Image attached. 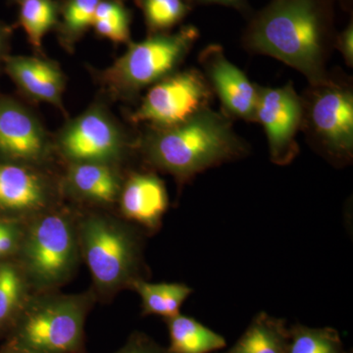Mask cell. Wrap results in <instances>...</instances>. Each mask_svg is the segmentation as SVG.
Here are the masks:
<instances>
[{
  "instance_id": "obj_15",
  "label": "cell",
  "mask_w": 353,
  "mask_h": 353,
  "mask_svg": "<svg viewBox=\"0 0 353 353\" xmlns=\"http://www.w3.org/2000/svg\"><path fill=\"white\" fill-rule=\"evenodd\" d=\"M121 213L127 220L154 232L161 226L169 199L164 183L154 174L136 173L123 183Z\"/></svg>"
},
{
  "instance_id": "obj_24",
  "label": "cell",
  "mask_w": 353,
  "mask_h": 353,
  "mask_svg": "<svg viewBox=\"0 0 353 353\" xmlns=\"http://www.w3.org/2000/svg\"><path fill=\"white\" fill-rule=\"evenodd\" d=\"M150 34L167 32L190 11L187 0H139Z\"/></svg>"
},
{
  "instance_id": "obj_16",
  "label": "cell",
  "mask_w": 353,
  "mask_h": 353,
  "mask_svg": "<svg viewBox=\"0 0 353 353\" xmlns=\"http://www.w3.org/2000/svg\"><path fill=\"white\" fill-rule=\"evenodd\" d=\"M122 187V178L111 164L71 163L65 178V188L68 192L94 203L110 204L118 201Z\"/></svg>"
},
{
  "instance_id": "obj_25",
  "label": "cell",
  "mask_w": 353,
  "mask_h": 353,
  "mask_svg": "<svg viewBox=\"0 0 353 353\" xmlns=\"http://www.w3.org/2000/svg\"><path fill=\"white\" fill-rule=\"evenodd\" d=\"M23 279L11 265L0 267V327L19 315L22 305Z\"/></svg>"
},
{
  "instance_id": "obj_27",
  "label": "cell",
  "mask_w": 353,
  "mask_h": 353,
  "mask_svg": "<svg viewBox=\"0 0 353 353\" xmlns=\"http://www.w3.org/2000/svg\"><path fill=\"white\" fill-rule=\"evenodd\" d=\"M336 46L341 51L345 62L350 66L353 64V25L352 22L336 37Z\"/></svg>"
},
{
  "instance_id": "obj_20",
  "label": "cell",
  "mask_w": 353,
  "mask_h": 353,
  "mask_svg": "<svg viewBox=\"0 0 353 353\" xmlns=\"http://www.w3.org/2000/svg\"><path fill=\"white\" fill-rule=\"evenodd\" d=\"M101 0H60L59 21L55 31L62 48L73 52L85 32L92 27Z\"/></svg>"
},
{
  "instance_id": "obj_13",
  "label": "cell",
  "mask_w": 353,
  "mask_h": 353,
  "mask_svg": "<svg viewBox=\"0 0 353 353\" xmlns=\"http://www.w3.org/2000/svg\"><path fill=\"white\" fill-rule=\"evenodd\" d=\"M54 196L50 179L41 167L0 161V209L37 216Z\"/></svg>"
},
{
  "instance_id": "obj_6",
  "label": "cell",
  "mask_w": 353,
  "mask_h": 353,
  "mask_svg": "<svg viewBox=\"0 0 353 353\" xmlns=\"http://www.w3.org/2000/svg\"><path fill=\"white\" fill-rule=\"evenodd\" d=\"M78 228L67 213L37 215L23 245V261L32 287L48 292L64 285L78 264Z\"/></svg>"
},
{
  "instance_id": "obj_32",
  "label": "cell",
  "mask_w": 353,
  "mask_h": 353,
  "mask_svg": "<svg viewBox=\"0 0 353 353\" xmlns=\"http://www.w3.org/2000/svg\"><path fill=\"white\" fill-rule=\"evenodd\" d=\"M11 1H12V2H15V3H18V4H19V3H20V2H22V1H23V0H11Z\"/></svg>"
},
{
  "instance_id": "obj_22",
  "label": "cell",
  "mask_w": 353,
  "mask_h": 353,
  "mask_svg": "<svg viewBox=\"0 0 353 353\" xmlns=\"http://www.w3.org/2000/svg\"><path fill=\"white\" fill-rule=\"evenodd\" d=\"M131 10L122 0H101L92 29L97 36L114 43H131Z\"/></svg>"
},
{
  "instance_id": "obj_5",
  "label": "cell",
  "mask_w": 353,
  "mask_h": 353,
  "mask_svg": "<svg viewBox=\"0 0 353 353\" xmlns=\"http://www.w3.org/2000/svg\"><path fill=\"white\" fill-rule=\"evenodd\" d=\"M32 299L21 309L12 343L34 353H87L85 323L94 294L41 292Z\"/></svg>"
},
{
  "instance_id": "obj_1",
  "label": "cell",
  "mask_w": 353,
  "mask_h": 353,
  "mask_svg": "<svg viewBox=\"0 0 353 353\" xmlns=\"http://www.w3.org/2000/svg\"><path fill=\"white\" fill-rule=\"evenodd\" d=\"M333 1L272 0L248 25L245 46L296 69L311 85L325 82L333 41Z\"/></svg>"
},
{
  "instance_id": "obj_10",
  "label": "cell",
  "mask_w": 353,
  "mask_h": 353,
  "mask_svg": "<svg viewBox=\"0 0 353 353\" xmlns=\"http://www.w3.org/2000/svg\"><path fill=\"white\" fill-rule=\"evenodd\" d=\"M54 150L53 139L34 111L0 95V161L43 168Z\"/></svg>"
},
{
  "instance_id": "obj_4",
  "label": "cell",
  "mask_w": 353,
  "mask_h": 353,
  "mask_svg": "<svg viewBox=\"0 0 353 353\" xmlns=\"http://www.w3.org/2000/svg\"><path fill=\"white\" fill-rule=\"evenodd\" d=\"M199 37V30L189 25L176 32H158L139 43L131 41L122 57L97 72V82L114 99H132L175 73Z\"/></svg>"
},
{
  "instance_id": "obj_11",
  "label": "cell",
  "mask_w": 353,
  "mask_h": 353,
  "mask_svg": "<svg viewBox=\"0 0 353 353\" xmlns=\"http://www.w3.org/2000/svg\"><path fill=\"white\" fill-rule=\"evenodd\" d=\"M303 119V99L292 85L277 88L259 87L256 121L266 132L274 164L285 166L296 157L299 152L296 134Z\"/></svg>"
},
{
  "instance_id": "obj_2",
  "label": "cell",
  "mask_w": 353,
  "mask_h": 353,
  "mask_svg": "<svg viewBox=\"0 0 353 353\" xmlns=\"http://www.w3.org/2000/svg\"><path fill=\"white\" fill-rule=\"evenodd\" d=\"M139 148L150 166L180 183L248 152L231 121L210 108L179 126L150 130Z\"/></svg>"
},
{
  "instance_id": "obj_9",
  "label": "cell",
  "mask_w": 353,
  "mask_h": 353,
  "mask_svg": "<svg viewBox=\"0 0 353 353\" xmlns=\"http://www.w3.org/2000/svg\"><path fill=\"white\" fill-rule=\"evenodd\" d=\"M126 134L102 102L70 120L53 139L54 148L71 163H115L128 146Z\"/></svg>"
},
{
  "instance_id": "obj_17",
  "label": "cell",
  "mask_w": 353,
  "mask_h": 353,
  "mask_svg": "<svg viewBox=\"0 0 353 353\" xmlns=\"http://www.w3.org/2000/svg\"><path fill=\"white\" fill-rule=\"evenodd\" d=\"M289 345L285 320L260 312L233 347L222 353H288Z\"/></svg>"
},
{
  "instance_id": "obj_18",
  "label": "cell",
  "mask_w": 353,
  "mask_h": 353,
  "mask_svg": "<svg viewBox=\"0 0 353 353\" xmlns=\"http://www.w3.org/2000/svg\"><path fill=\"white\" fill-rule=\"evenodd\" d=\"M170 336L171 353H211L226 347L224 336L189 316L178 314L165 319Z\"/></svg>"
},
{
  "instance_id": "obj_23",
  "label": "cell",
  "mask_w": 353,
  "mask_h": 353,
  "mask_svg": "<svg viewBox=\"0 0 353 353\" xmlns=\"http://www.w3.org/2000/svg\"><path fill=\"white\" fill-rule=\"evenodd\" d=\"M288 353H345L338 331L333 328H309L296 324L290 328Z\"/></svg>"
},
{
  "instance_id": "obj_8",
  "label": "cell",
  "mask_w": 353,
  "mask_h": 353,
  "mask_svg": "<svg viewBox=\"0 0 353 353\" xmlns=\"http://www.w3.org/2000/svg\"><path fill=\"white\" fill-rule=\"evenodd\" d=\"M212 94L201 72L176 71L150 88L131 120L155 130L179 126L209 108Z\"/></svg>"
},
{
  "instance_id": "obj_28",
  "label": "cell",
  "mask_w": 353,
  "mask_h": 353,
  "mask_svg": "<svg viewBox=\"0 0 353 353\" xmlns=\"http://www.w3.org/2000/svg\"><path fill=\"white\" fill-rule=\"evenodd\" d=\"M16 243V233L8 225L0 224V256L13 250Z\"/></svg>"
},
{
  "instance_id": "obj_12",
  "label": "cell",
  "mask_w": 353,
  "mask_h": 353,
  "mask_svg": "<svg viewBox=\"0 0 353 353\" xmlns=\"http://www.w3.org/2000/svg\"><path fill=\"white\" fill-rule=\"evenodd\" d=\"M199 61L226 112L245 121H256L259 87L227 59L223 48L210 44L202 50Z\"/></svg>"
},
{
  "instance_id": "obj_33",
  "label": "cell",
  "mask_w": 353,
  "mask_h": 353,
  "mask_svg": "<svg viewBox=\"0 0 353 353\" xmlns=\"http://www.w3.org/2000/svg\"><path fill=\"white\" fill-rule=\"evenodd\" d=\"M134 1H136V3L138 4V6H139V0H134Z\"/></svg>"
},
{
  "instance_id": "obj_29",
  "label": "cell",
  "mask_w": 353,
  "mask_h": 353,
  "mask_svg": "<svg viewBox=\"0 0 353 353\" xmlns=\"http://www.w3.org/2000/svg\"><path fill=\"white\" fill-rule=\"evenodd\" d=\"M11 32V28L0 21V67L8 55L7 52L10 43Z\"/></svg>"
},
{
  "instance_id": "obj_19",
  "label": "cell",
  "mask_w": 353,
  "mask_h": 353,
  "mask_svg": "<svg viewBox=\"0 0 353 353\" xmlns=\"http://www.w3.org/2000/svg\"><path fill=\"white\" fill-rule=\"evenodd\" d=\"M141 299L143 315H157L164 319L180 314V309L192 292V288L178 283L152 284L139 280L132 285Z\"/></svg>"
},
{
  "instance_id": "obj_31",
  "label": "cell",
  "mask_w": 353,
  "mask_h": 353,
  "mask_svg": "<svg viewBox=\"0 0 353 353\" xmlns=\"http://www.w3.org/2000/svg\"><path fill=\"white\" fill-rule=\"evenodd\" d=\"M3 353H34L31 350H26V348L19 347V345H15V343H11L10 347L6 350Z\"/></svg>"
},
{
  "instance_id": "obj_21",
  "label": "cell",
  "mask_w": 353,
  "mask_h": 353,
  "mask_svg": "<svg viewBox=\"0 0 353 353\" xmlns=\"http://www.w3.org/2000/svg\"><path fill=\"white\" fill-rule=\"evenodd\" d=\"M19 6V25L32 48L43 52L44 37L59 21L60 0H23Z\"/></svg>"
},
{
  "instance_id": "obj_30",
  "label": "cell",
  "mask_w": 353,
  "mask_h": 353,
  "mask_svg": "<svg viewBox=\"0 0 353 353\" xmlns=\"http://www.w3.org/2000/svg\"><path fill=\"white\" fill-rule=\"evenodd\" d=\"M188 3L192 4H220L233 7L238 10L245 11L248 8V0H187Z\"/></svg>"
},
{
  "instance_id": "obj_14",
  "label": "cell",
  "mask_w": 353,
  "mask_h": 353,
  "mask_svg": "<svg viewBox=\"0 0 353 353\" xmlns=\"http://www.w3.org/2000/svg\"><path fill=\"white\" fill-rule=\"evenodd\" d=\"M3 65L6 73L26 97L62 110L66 77L57 61L43 57L7 55Z\"/></svg>"
},
{
  "instance_id": "obj_26",
  "label": "cell",
  "mask_w": 353,
  "mask_h": 353,
  "mask_svg": "<svg viewBox=\"0 0 353 353\" xmlns=\"http://www.w3.org/2000/svg\"><path fill=\"white\" fill-rule=\"evenodd\" d=\"M114 353H171L168 348L161 347L148 334L134 332L127 343Z\"/></svg>"
},
{
  "instance_id": "obj_3",
  "label": "cell",
  "mask_w": 353,
  "mask_h": 353,
  "mask_svg": "<svg viewBox=\"0 0 353 353\" xmlns=\"http://www.w3.org/2000/svg\"><path fill=\"white\" fill-rule=\"evenodd\" d=\"M77 228L80 252L99 294L111 296L145 280L143 239L134 227L110 216L90 214Z\"/></svg>"
},
{
  "instance_id": "obj_7",
  "label": "cell",
  "mask_w": 353,
  "mask_h": 353,
  "mask_svg": "<svg viewBox=\"0 0 353 353\" xmlns=\"http://www.w3.org/2000/svg\"><path fill=\"white\" fill-rule=\"evenodd\" d=\"M303 103V124L320 150L334 163H347L353 155V94L331 79L311 85Z\"/></svg>"
}]
</instances>
